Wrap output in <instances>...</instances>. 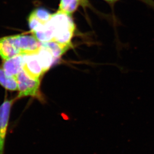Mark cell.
<instances>
[{"label": "cell", "mask_w": 154, "mask_h": 154, "mask_svg": "<svg viewBox=\"0 0 154 154\" xmlns=\"http://www.w3.org/2000/svg\"><path fill=\"white\" fill-rule=\"evenodd\" d=\"M49 22L54 29L52 42L71 47V39L75 29L71 17L66 15H58Z\"/></svg>", "instance_id": "1"}, {"label": "cell", "mask_w": 154, "mask_h": 154, "mask_svg": "<svg viewBox=\"0 0 154 154\" xmlns=\"http://www.w3.org/2000/svg\"><path fill=\"white\" fill-rule=\"evenodd\" d=\"M19 94L17 99L26 96L40 98V80L29 77L23 70L17 76Z\"/></svg>", "instance_id": "2"}, {"label": "cell", "mask_w": 154, "mask_h": 154, "mask_svg": "<svg viewBox=\"0 0 154 154\" xmlns=\"http://www.w3.org/2000/svg\"><path fill=\"white\" fill-rule=\"evenodd\" d=\"M14 41L22 55L38 54L42 47V43L34 35H15Z\"/></svg>", "instance_id": "3"}, {"label": "cell", "mask_w": 154, "mask_h": 154, "mask_svg": "<svg viewBox=\"0 0 154 154\" xmlns=\"http://www.w3.org/2000/svg\"><path fill=\"white\" fill-rule=\"evenodd\" d=\"M15 99L5 98L0 105V154H4L5 144L12 105Z\"/></svg>", "instance_id": "4"}, {"label": "cell", "mask_w": 154, "mask_h": 154, "mask_svg": "<svg viewBox=\"0 0 154 154\" xmlns=\"http://www.w3.org/2000/svg\"><path fill=\"white\" fill-rule=\"evenodd\" d=\"M23 56V70L32 79L39 80L45 73L37 54Z\"/></svg>", "instance_id": "5"}, {"label": "cell", "mask_w": 154, "mask_h": 154, "mask_svg": "<svg viewBox=\"0 0 154 154\" xmlns=\"http://www.w3.org/2000/svg\"><path fill=\"white\" fill-rule=\"evenodd\" d=\"M19 54L20 51L15 46L14 35L0 38V58L5 60Z\"/></svg>", "instance_id": "6"}, {"label": "cell", "mask_w": 154, "mask_h": 154, "mask_svg": "<svg viewBox=\"0 0 154 154\" xmlns=\"http://www.w3.org/2000/svg\"><path fill=\"white\" fill-rule=\"evenodd\" d=\"M2 66L7 75L17 78V75L23 70V55L19 54L3 60Z\"/></svg>", "instance_id": "7"}, {"label": "cell", "mask_w": 154, "mask_h": 154, "mask_svg": "<svg viewBox=\"0 0 154 154\" xmlns=\"http://www.w3.org/2000/svg\"><path fill=\"white\" fill-rule=\"evenodd\" d=\"M37 55L44 72H46L55 62V58L50 50L42 45Z\"/></svg>", "instance_id": "8"}, {"label": "cell", "mask_w": 154, "mask_h": 154, "mask_svg": "<svg viewBox=\"0 0 154 154\" xmlns=\"http://www.w3.org/2000/svg\"><path fill=\"white\" fill-rule=\"evenodd\" d=\"M33 34L42 43L52 42L54 39V29L52 25L48 22L38 31L33 32Z\"/></svg>", "instance_id": "9"}, {"label": "cell", "mask_w": 154, "mask_h": 154, "mask_svg": "<svg viewBox=\"0 0 154 154\" xmlns=\"http://www.w3.org/2000/svg\"><path fill=\"white\" fill-rule=\"evenodd\" d=\"M0 85L6 90L9 91L18 90L17 78L7 75L2 66H0Z\"/></svg>", "instance_id": "10"}, {"label": "cell", "mask_w": 154, "mask_h": 154, "mask_svg": "<svg viewBox=\"0 0 154 154\" xmlns=\"http://www.w3.org/2000/svg\"><path fill=\"white\" fill-rule=\"evenodd\" d=\"M42 45L50 50L55 60L60 58L70 48L67 45H63L55 42H42Z\"/></svg>", "instance_id": "11"}, {"label": "cell", "mask_w": 154, "mask_h": 154, "mask_svg": "<svg viewBox=\"0 0 154 154\" xmlns=\"http://www.w3.org/2000/svg\"><path fill=\"white\" fill-rule=\"evenodd\" d=\"M80 2L79 0H60L57 11L71 15L76 10Z\"/></svg>", "instance_id": "12"}, {"label": "cell", "mask_w": 154, "mask_h": 154, "mask_svg": "<svg viewBox=\"0 0 154 154\" xmlns=\"http://www.w3.org/2000/svg\"><path fill=\"white\" fill-rule=\"evenodd\" d=\"M32 13L35 16L45 25L50 21L52 15L48 11L43 8H38L35 10Z\"/></svg>", "instance_id": "13"}, {"label": "cell", "mask_w": 154, "mask_h": 154, "mask_svg": "<svg viewBox=\"0 0 154 154\" xmlns=\"http://www.w3.org/2000/svg\"><path fill=\"white\" fill-rule=\"evenodd\" d=\"M29 27L32 33L41 29L45 24L42 23L32 13H31L28 19Z\"/></svg>", "instance_id": "14"}, {"label": "cell", "mask_w": 154, "mask_h": 154, "mask_svg": "<svg viewBox=\"0 0 154 154\" xmlns=\"http://www.w3.org/2000/svg\"><path fill=\"white\" fill-rule=\"evenodd\" d=\"M140 1L154 9V1L153 0H140Z\"/></svg>", "instance_id": "15"}, {"label": "cell", "mask_w": 154, "mask_h": 154, "mask_svg": "<svg viewBox=\"0 0 154 154\" xmlns=\"http://www.w3.org/2000/svg\"><path fill=\"white\" fill-rule=\"evenodd\" d=\"M105 1L108 3H115L116 2L118 1L119 0H104Z\"/></svg>", "instance_id": "16"}]
</instances>
